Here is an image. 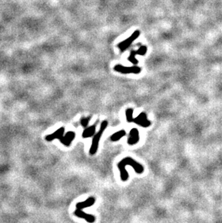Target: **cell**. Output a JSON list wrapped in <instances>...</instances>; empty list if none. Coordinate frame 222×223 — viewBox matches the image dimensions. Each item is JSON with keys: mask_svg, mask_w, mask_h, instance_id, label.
Segmentation results:
<instances>
[{"mask_svg": "<svg viewBox=\"0 0 222 223\" xmlns=\"http://www.w3.org/2000/svg\"><path fill=\"white\" fill-rule=\"evenodd\" d=\"M75 133L74 132H68L65 135L61 137V139L60 140V142H61V144H63L64 145H65L66 147L70 146L73 140L75 138Z\"/></svg>", "mask_w": 222, "mask_h": 223, "instance_id": "obj_10", "label": "cell"}, {"mask_svg": "<svg viewBox=\"0 0 222 223\" xmlns=\"http://www.w3.org/2000/svg\"><path fill=\"white\" fill-rule=\"evenodd\" d=\"M114 70L116 72H121L123 74H139L142 72V68L137 67V66H134V67H124L122 65L115 66Z\"/></svg>", "mask_w": 222, "mask_h": 223, "instance_id": "obj_4", "label": "cell"}, {"mask_svg": "<svg viewBox=\"0 0 222 223\" xmlns=\"http://www.w3.org/2000/svg\"><path fill=\"white\" fill-rule=\"evenodd\" d=\"M95 202H96V199H95V197L90 196L87 198L85 201L77 203V205H76V207L78 209H85V208L90 207L92 205L95 204Z\"/></svg>", "mask_w": 222, "mask_h": 223, "instance_id": "obj_9", "label": "cell"}, {"mask_svg": "<svg viewBox=\"0 0 222 223\" xmlns=\"http://www.w3.org/2000/svg\"><path fill=\"white\" fill-rule=\"evenodd\" d=\"M64 132H65V129L64 127H61V128L56 130V132H55L54 133H53L52 135H50L46 137V140L47 141H52L53 140H56V139H59L60 140L61 139V137L64 136Z\"/></svg>", "mask_w": 222, "mask_h": 223, "instance_id": "obj_11", "label": "cell"}, {"mask_svg": "<svg viewBox=\"0 0 222 223\" xmlns=\"http://www.w3.org/2000/svg\"><path fill=\"white\" fill-rule=\"evenodd\" d=\"M139 35H140V32H139V30L134 31V33H133L129 38H128L126 41H122L121 43H120L119 44H118V48L121 49V51H124L126 48H129V46H130V45L133 42L137 39L138 37L139 36Z\"/></svg>", "mask_w": 222, "mask_h": 223, "instance_id": "obj_5", "label": "cell"}, {"mask_svg": "<svg viewBox=\"0 0 222 223\" xmlns=\"http://www.w3.org/2000/svg\"><path fill=\"white\" fill-rule=\"evenodd\" d=\"M133 114H134V109L131 108H128L126 111V122L129 123H132V120L134 119L133 117Z\"/></svg>", "mask_w": 222, "mask_h": 223, "instance_id": "obj_14", "label": "cell"}, {"mask_svg": "<svg viewBox=\"0 0 222 223\" xmlns=\"http://www.w3.org/2000/svg\"><path fill=\"white\" fill-rule=\"evenodd\" d=\"M126 166L132 167L133 169L138 174H142L144 171V166L139 163H138L137 160H135L134 158H131V157H127V158H124L117 165L118 168L120 170L121 180L124 182L127 181L129 178V173L127 172L126 169Z\"/></svg>", "mask_w": 222, "mask_h": 223, "instance_id": "obj_1", "label": "cell"}, {"mask_svg": "<svg viewBox=\"0 0 222 223\" xmlns=\"http://www.w3.org/2000/svg\"><path fill=\"white\" fill-rule=\"evenodd\" d=\"M126 135V132L125 129H121V130L116 132V133L113 134L110 137V140L112 142H118L121 139H122L123 137H125Z\"/></svg>", "mask_w": 222, "mask_h": 223, "instance_id": "obj_13", "label": "cell"}, {"mask_svg": "<svg viewBox=\"0 0 222 223\" xmlns=\"http://www.w3.org/2000/svg\"><path fill=\"white\" fill-rule=\"evenodd\" d=\"M90 117H87V118H82V120H81V125L84 128H87L88 127V124L90 123Z\"/></svg>", "mask_w": 222, "mask_h": 223, "instance_id": "obj_15", "label": "cell"}, {"mask_svg": "<svg viewBox=\"0 0 222 223\" xmlns=\"http://www.w3.org/2000/svg\"><path fill=\"white\" fill-rule=\"evenodd\" d=\"M108 126V122L107 120L103 121V122L100 124V129H99L98 132H96L95 135L92 137V145L90 149V155H95L97 153L98 150V147H99V143H100V139H101L102 136L103 135V132L105 129H107Z\"/></svg>", "mask_w": 222, "mask_h": 223, "instance_id": "obj_2", "label": "cell"}, {"mask_svg": "<svg viewBox=\"0 0 222 223\" xmlns=\"http://www.w3.org/2000/svg\"><path fill=\"white\" fill-rule=\"evenodd\" d=\"M147 52V47L146 46H142L137 51H132L131 52L130 56L128 58L129 61H130L132 64H138V60L136 59V56L137 55H145L146 53Z\"/></svg>", "mask_w": 222, "mask_h": 223, "instance_id": "obj_7", "label": "cell"}, {"mask_svg": "<svg viewBox=\"0 0 222 223\" xmlns=\"http://www.w3.org/2000/svg\"><path fill=\"white\" fill-rule=\"evenodd\" d=\"M95 134H96V125L94 124V125H92L90 127L85 128L83 133H82V138L87 139L89 138V137H93Z\"/></svg>", "mask_w": 222, "mask_h": 223, "instance_id": "obj_12", "label": "cell"}, {"mask_svg": "<svg viewBox=\"0 0 222 223\" xmlns=\"http://www.w3.org/2000/svg\"><path fill=\"white\" fill-rule=\"evenodd\" d=\"M74 215L85 219L86 222H87L88 223H94L95 222V220H96V218H95V216L92 215L90 214H87V213L82 211V209H76L74 211Z\"/></svg>", "mask_w": 222, "mask_h": 223, "instance_id": "obj_8", "label": "cell"}, {"mask_svg": "<svg viewBox=\"0 0 222 223\" xmlns=\"http://www.w3.org/2000/svg\"><path fill=\"white\" fill-rule=\"evenodd\" d=\"M132 123H135L137 125L140 127H144V128H147L149 127L152 124V122L147 118V115L146 113L142 112L139 114V116L136 118H134L132 120Z\"/></svg>", "mask_w": 222, "mask_h": 223, "instance_id": "obj_3", "label": "cell"}, {"mask_svg": "<svg viewBox=\"0 0 222 223\" xmlns=\"http://www.w3.org/2000/svg\"><path fill=\"white\" fill-rule=\"evenodd\" d=\"M140 140V136H139V132L137 128H133L131 129L129 132V137L127 140L128 145L133 146V145H137Z\"/></svg>", "mask_w": 222, "mask_h": 223, "instance_id": "obj_6", "label": "cell"}]
</instances>
